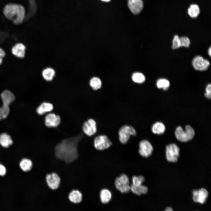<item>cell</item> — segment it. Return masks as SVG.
I'll return each mask as SVG.
<instances>
[{
	"instance_id": "1",
	"label": "cell",
	"mask_w": 211,
	"mask_h": 211,
	"mask_svg": "<svg viewBox=\"0 0 211 211\" xmlns=\"http://www.w3.org/2000/svg\"><path fill=\"white\" fill-rule=\"evenodd\" d=\"M83 137V135L81 133L64 139L57 144L54 149L56 157L67 163L76 160L78 156V145Z\"/></svg>"
},
{
	"instance_id": "2",
	"label": "cell",
	"mask_w": 211,
	"mask_h": 211,
	"mask_svg": "<svg viewBox=\"0 0 211 211\" xmlns=\"http://www.w3.org/2000/svg\"><path fill=\"white\" fill-rule=\"evenodd\" d=\"M3 13L8 20L16 25L21 24L25 16V8L22 5L13 3L7 4L4 7Z\"/></svg>"
},
{
	"instance_id": "3",
	"label": "cell",
	"mask_w": 211,
	"mask_h": 211,
	"mask_svg": "<svg viewBox=\"0 0 211 211\" xmlns=\"http://www.w3.org/2000/svg\"><path fill=\"white\" fill-rule=\"evenodd\" d=\"M195 132L193 129L190 126L187 125L184 131L181 126L178 127L175 131L176 139L179 141L183 142L190 141L193 137Z\"/></svg>"
},
{
	"instance_id": "4",
	"label": "cell",
	"mask_w": 211,
	"mask_h": 211,
	"mask_svg": "<svg viewBox=\"0 0 211 211\" xmlns=\"http://www.w3.org/2000/svg\"><path fill=\"white\" fill-rule=\"evenodd\" d=\"M130 180L125 173H122L115 180V186L117 189L122 193H127L130 190Z\"/></svg>"
},
{
	"instance_id": "5",
	"label": "cell",
	"mask_w": 211,
	"mask_h": 211,
	"mask_svg": "<svg viewBox=\"0 0 211 211\" xmlns=\"http://www.w3.org/2000/svg\"><path fill=\"white\" fill-rule=\"evenodd\" d=\"M112 142L108 137L105 135L96 137L94 139L93 145L95 148L99 151H103L110 147Z\"/></svg>"
},
{
	"instance_id": "6",
	"label": "cell",
	"mask_w": 211,
	"mask_h": 211,
	"mask_svg": "<svg viewBox=\"0 0 211 211\" xmlns=\"http://www.w3.org/2000/svg\"><path fill=\"white\" fill-rule=\"evenodd\" d=\"M166 155L167 160L171 162H176L178 159L180 150L177 145L170 144L166 147Z\"/></svg>"
},
{
	"instance_id": "7",
	"label": "cell",
	"mask_w": 211,
	"mask_h": 211,
	"mask_svg": "<svg viewBox=\"0 0 211 211\" xmlns=\"http://www.w3.org/2000/svg\"><path fill=\"white\" fill-rule=\"evenodd\" d=\"M192 64L194 68L199 71H204L207 70L210 65L209 61L204 58L200 55L195 56L192 61Z\"/></svg>"
},
{
	"instance_id": "8",
	"label": "cell",
	"mask_w": 211,
	"mask_h": 211,
	"mask_svg": "<svg viewBox=\"0 0 211 211\" xmlns=\"http://www.w3.org/2000/svg\"><path fill=\"white\" fill-rule=\"evenodd\" d=\"M139 153L142 157L147 158L152 154L153 147L147 140L144 139L141 141L139 144Z\"/></svg>"
},
{
	"instance_id": "9",
	"label": "cell",
	"mask_w": 211,
	"mask_h": 211,
	"mask_svg": "<svg viewBox=\"0 0 211 211\" xmlns=\"http://www.w3.org/2000/svg\"><path fill=\"white\" fill-rule=\"evenodd\" d=\"M61 117L54 113L50 112L45 116L44 122L45 125L49 128L56 127L60 124Z\"/></svg>"
},
{
	"instance_id": "10",
	"label": "cell",
	"mask_w": 211,
	"mask_h": 211,
	"mask_svg": "<svg viewBox=\"0 0 211 211\" xmlns=\"http://www.w3.org/2000/svg\"><path fill=\"white\" fill-rule=\"evenodd\" d=\"M82 130L84 133L86 135L89 136L93 135L97 130L96 121L92 118L88 119L83 123Z\"/></svg>"
},
{
	"instance_id": "11",
	"label": "cell",
	"mask_w": 211,
	"mask_h": 211,
	"mask_svg": "<svg viewBox=\"0 0 211 211\" xmlns=\"http://www.w3.org/2000/svg\"><path fill=\"white\" fill-rule=\"evenodd\" d=\"M46 181L49 187L54 190L59 188L61 182V178L57 173L53 172L47 175Z\"/></svg>"
},
{
	"instance_id": "12",
	"label": "cell",
	"mask_w": 211,
	"mask_h": 211,
	"mask_svg": "<svg viewBox=\"0 0 211 211\" xmlns=\"http://www.w3.org/2000/svg\"><path fill=\"white\" fill-rule=\"evenodd\" d=\"M192 193L193 201L201 204L205 203L208 195V191L204 188H201L199 190H194L193 191Z\"/></svg>"
},
{
	"instance_id": "13",
	"label": "cell",
	"mask_w": 211,
	"mask_h": 211,
	"mask_svg": "<svg viewBox=\"0 0 211 211\" xmlns=\"http://www.w3.org/2000/svg\"><path fill=\"white\" fill-rule=\"evenodd\" d=\"M130 126L127 125L121 127L118 132L119 139L122 144H126L130 138Z\"/></svg>"
},
{
	"instance_id": "14",
	"label": "cell",
	"mask_w": 211,
	"mask_h": 211,
	"mask_svg": "<svg viewBox=\"0 0 211 211\" xmlns=\"http://www.w3.org/2000/svg\"><path fill=\"white\" fill-rule=\"evenodd\" d=\"M127 4L129 9L135 14H139L143 7L142 0H128Z\"/></svg>"
},
{
	"instance_id": "15",
	"label": "cell",
	"mask_w": 211,
	"mask_h": 211,
	"mask_svg": "<svg viewBox=\"0 0 211 211\" xmlns=\"http://www.w3.org/2000/svg\"><path fill=\"white\" fill-rule=\"evenodd\" d=\"M26 47L23 43H18L16 44L12 48V54L16 57L23 58L25 56Z\"/></svg>"
},
{
	"instance_id": "16",
	"label": "cell",
	"mask_w": 211,
	"mask_h": 211,
	"mask_svg": "<svg viewBox=\"0 0 211 211\" xmlns=\"http://www.w3.org/2000/svg\"><path fill=\"white\" fill-rule=\"evenodd\" d=\"M53 104L49 102H44L40 104L37 108L36 111L40 115H43L51 112L53 109Z\"/></svg>"
},
{
	"instance_id": "17",
	"label": "cell",
	"mask_w": 211,
	"mask_h": 211,
	"mask_svg": "<svg viewBox=\"0 0 211 211\" xmlns=\"http://www.w3.org/2000/svg\"><path fill=\"white\" fill-rule=\"evenodd\" d=\"M3 104L9 106L15 99V96L10 91L6 90L1 94Z\"/></svg>"
},
{
	"instance_id": "18",
	"label": "cell",
	"mask_w": 211,
	"mask_h": 211,
	"mask_svg": "<svg viewBox=\"0 0 211 211\" xmlns=\"http://www.w3.org/2000/svg\"><path fill=\"white\" fill-rule=\"evenodd\" d=\"M130 190L133 193L138 195L146 194L148 191L147 188L142 184L136 186L132 184L130 186Z\"/></svg>"
},
{
	"instance_id": "19",
	"label": "cell",
	"mask_w": 211,
	"mask_h": 211,
	"mask_svg": "<svg viewBox=\"0 0 211 211\" xmlns=\"http://www.w3.org/2000/svg\"><path fill=\"white\" fill-rule=\"evenodd\" d=\"M82 193L77 190H73L69 195V198L70 200L75 203L80 202L82 200Z\"/></svg>"
},
{
	"instance_id": "20",
	"label": "cell",
	"mask_w": 211,
	"mask_h": 211,
	"mask_svg": "<svg viewBox=\"0 0 211 211\" xmlns=\"http://www.w3.org/2000/svg\"><path fill=\"white\" fill-rule=\"evenodd\" d=\"M13 142L10 136L7 134L3 133L0 135V144L4 147L8 148L11 145Z\"/></svg>"
},
{
	"instance_id": "21",
	"label": "cell",
	"mask_w": 211,
	"mask_h": 211,
	"mask_svg": "<svg viewBox=\"0 0 211 211\" xmlns=\"http://www.w3.org/2000/svg\"><path fill=\"white\" fill-rule=\"evenodd\" d=\"M100 195L101 202L105 204L108 203L112 197L111 192L106 188L103 189L101 190Z\"/></svg>"
},
{
	"instance_id": "22",
	"label": "cell",
	"mask_w": 211,
	"mask_h": 211,
	"mask_svg": "<svg viewBox=\"0 0 211 211\" xmlns=\"http://www.w3.org/2000/svg\"><path fill=\"white\" fill-rule=\"evenodd\" d=\"M55 72L52 68H47L43 70L42 72L43 78L46 81H51L55 76Z\"/></svg>"
},
{
	"instance_id": "23",
	"label": "cell",
	"mask_w": 211,
	"mask_h": 211,
	"mask_svg": "<svg viewBox=\"0 0 211 211\" xmlns=\"http://www.w3.org/2000/svg\"><path fill=\"white\" fill-rule=\"evenodd\" d=\"M19 165L21 168L24 171H30L33 166L31 161L27 158H23L20 161Z\"/></svg>"
},
{
	"instance_id": "24",
	"label": "cell",
	"mask_w": 211,
	"mask_h": 211,
	"mask_svg": "<svg viewBox=\"0 0 211 211\" xmlns=\"http://www.w3.org/2000/svg\"><path fill=\"white\" fill-rule=\"evenodd\" d=\"M165 127L164 124L160 122H157L153 125L152 128L153 133L159 135L163 134L165 130Z\"/></svg>"
},
{
	"instance_id": "25",
	"label": "cell",
	"mask_w": 211,
	"mask_h": 211,
	"mask_svg": "<svg viewBox=\"0 0 211 211\" xmlns=\"http://www.w3.org/2000/svg\"><path fill=\"white\" fill-rule=\"evenodd\" d=\"M200 9L199 6L196 4H192L188 9V13L192 18H196L199 15Z\"/></svg>"
},
{
	"instance_id": "26",
	"label": "cell",
	"mask_w": 211,
	"mask_h": 211,
	"mask_svg": "<svg viewBox=\"0 0 211 211\" xmlns=\"http://www.w3.org/2000/svg\"><path fill=\"white\" fill-rule=\"evenodd\" d=\"M89 85L92 89L96 91L100 89L102 86L101 80L98 77H94L91 79L89 81Z\"/></svg>"
},
{
	"instance_id": "27",
	"label": "cell",
	"mask_w": 211,
	"mask_h": 211,
	"mask_svg": "<svg viewBox=\"0 0 211 211\" xmlns=\"http://www.w3.org/2000/svg\"><path fill=\"white\" fill-rule=\"evenodd\" d=\"M156 86L159 88H163L164 91L166 90L170 85L169 81L164 78L160 79L156 82Z\"/></svg>"
},
{
	"instance_id": "28",
	"label": "cell",
	"mask_w": 211,
	"mask_h": 211,
	"mask_svg": "<svg viewBox=\"0 0 211 211\" xmlns=\"http://www.w3.org/2000/svg\"><path fill=\"white\" fill-rule=\"evenodd\" d=\"M133 81L136 83L141 84L144 82L145 78L144 74L140 72L133 73L132 77Z\"/></svg>"
},
{
	"instance_id": "29",
	"label": "cell",
	"mask_w": 211,
	"mask_h": 211,
	"mask_svg": "<svg viewBox=\"0 0 211 211\" xmlns=\"http://www.w3.org/2000/svg\"><path fill=\"white\" fill-rule=\"evenodd\" d=\"M132 184L136 186L142 184L145 181L144 177L142 175L133 176L132 178Z\"/></svg>"
},
{
	"instance_id": "30",
	"label": "cell",
	"mask_w": 211,
	"mask_h": 211,
	"mask_svg": "<svg viewBox=\"0 0 211 211\" xmlns=\"http://www.w3.org/2000/svg\"><path fill=\"white\" fill-rule=\"evenodd\" d=\"M180 47H188L190 44L189 38L186 36H183L180 38Z\"/></svg>"
},
{
	"instance_id": "31",
	"label": "cell",
	"mask_w": 211,
	"mask_h": 211,
	"mask_svg": "<svg viewBox=\"0 0 211 211\" xmlns=\"http://www.w3.org/2000/svg\"><path fill=\"white\" fill-rule=\"evenodd\" d=\"M180 47V37L178 35H176L174 36L172 40V48L173 50H176Z\"/></svg>"
},
{
	"instance_id": "32",
	"label": "cell",
	"mask_w": 211,
	"mask_h": 211,
	"mask_svg": "<svg viewBox=\"0 0 211 211\" xmlns=\"http://www.w3.org/2000/svg\"><path fill=\"white\" fill-rule=\"evenodd\" d=\"M4 115V118H6L9 112V106L3 104L1 107Z\"/></svg>"
},
{
	"instance_id": "33",
	"label": "cell",
	"mask_w": 211,
	"mask_h": 211,
	"mask_svg": "<svg viewBox=\"0 0 211 211\" xmlns=\"http://www.w3.org/2000/svg\"><path fill=\"white\" fill-rule=\"evenodd\" d=\"M204 95L208 99L211 98V85L210 84H209L207 85L206 88V92Z\"/></svg>"
},
{
	"instance_id": "34",
	"label": "cell",
	"mask_w": 211,
	"mask_h": 211,
	"mask_svg": "<svg viewBox=\"0 0 211 211\" xmlns=\"http://www.w3.org/2000/svg\"><path fill=\"white\" fill-rule=\"evenodd\" d=\"M5 55V51L2 49L0 47V65L2 63L3 59Z\"/></svg>"
},
{
	"instance_id": "35",
	"label": "cell",
	"mask_w": 211,
	"mask_h": 211,
	"mask_svg": "<svg viewBox=\"0 0 211 211\" xmlns=\"http://www.w3.org/2000/svg\"><path fill=\"white\" fill-rule=\"evenodd\" d=\"M6 173V169L4 166L0 164V176H4Z\"/></svg>"
},
{
	"instance_id": "36",
	"label": "cell",
	"mask_w": 211,
	"mask_h": 211,
	"mask_svg": "<svg viewBox=\"0 0 211 211\" xmlns=\"http://www.w3.org/2000/svg\"><path fill=\"white\" fill-rule=\"evenodd\" d=\"M4 119V115L1 107H0V120Z\"/></svg>"
},
{
	"instance_id": "37",
	"label": "cell",
	"mask_w": 211,
	"mask_h": 211,
	"mask_svg": "<svg viewBox=\"0 0 211 211\" xmlns=\"http://www.w3.org/2000/svg\"><path fill=\"white\" fill-rule=\"evenodd\" d=\"M165 211H173V210L171 207H168L166 208Z\"/></svg>"
},
{
	"instance_id": "38",
	"label": "cell",
	"mask_w": 211,
	"mask_h": 211,
	"mask_svg": "<svg viewBox=\"0 0 211 211\" xmlns=\"http://www.w3.org/2000/svg\"><path fill=\"white\" fill-rule=\"evenodd\" d=\"M208 55L210 57L211 55V47H210L208 50Z\"/></svg>"
},
{
	"instance_id": "39",
	"label": "cell",
	"mask_w": 211,
	"mask_h": 211,
	"mask_svg": "<svg viewBox=\"0 0 211 211\" xmlns=\"http://www.w3.org/2000/svg\"><path fill=\"white\" fill-rule=\"evenodd\" d=\"M102 1H105L106 2H108L110 0H101Z\"/></svg>"
},
{
	"instance_id": "40",
	"label": "cell",
	"mask_w": 211,
	"mask_h": 211,
	"mask_svg": "<svg viewBox=\"0 0 211 211\" xmlns=\"http://www.w3.org/2000/svg\"></svg>"
}]
</instances>
